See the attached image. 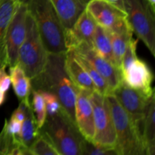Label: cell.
<instances>
[{
	"label": "cell",
	"instance_id": "obj_1",
	"mask_svg": "<svg viewBox=\"0 0 155 155\" xmlns=\"http://www.w3.org/2000/svg\"><path fill=\"white\" fill-rule=\"evenodd\" d=\"M64 53H48L43 71L31 80L32 89L48 91L58 98L62 109L75 123V104L77 89L65 69Z\"/></svg>",
	"mask_w": 155,
	"mask_h": 155
},
{
	"label": "cell",
	"instance_id": "obj_2",
	"mask_svg": "<svg viewBox=\"0 0 155 155\" xmlns=\"http://www.w3.org/2000/svg\"><path fill=\"white\" fill-rule=\"evenodd\" d=\"M27 10L37 26L39 35L48 53H64L65 30L50 0H28Z\"/></svg>",
	"mask_w": 155,
	"mask_h": 155
},
{
	"label": "cell",
	"instance_id": "obj_3",
	"mask_svg": "<svg viewBox=\"0 0 155 155\" xmlns=\"http://www.w3.org/2000/svg\"><path fill=\"white\" fill-rule=\"evenodd\" d=\"M40 131L49 138L60 155H83L85 139L63 109L47 116Z\"/></svg>",
	"mask_w": 155,
	"mask_h": 155
},
{
	"label": "cell",
	"instance_id": "obj_4",
	"mask_svg": "<svg viewBox=\"0 0 155 155\" xmlns=\"http://www.w3.org/2000/svg\"><path fill=\"white\" fill-rule=\"evenodd\" d=\"M116 135L115 151L117 155H145L142 135L126 110L112 93L106 95Z\"/></svg>",
	"mask_w": 155,
	"mask_h": 155
},
{
	"label": "cell",
	"instance_id": "obj_5",
	"mask_svg": "<svg viewBox=\"0 0 155 155\" xmlns=\"http://www.w3.org/2000/svg\"><path fill=\"white\" fill-rule=\"evenodd\" d=\"M48 52L39 35L37 26L28 12L26 21L24 40L18 51V64L32 80L43 71Z\"/></svg>",
	"mask_w": 155,
	"mask_h": 155
},
{
	"label": "cell",
	"instance_id": "obj_6",
	"mask_svg": "<svg viewBox=\"0 0 155 155\" xmlns=\"http://www.w3.org/2000/svg\"><path fill=\"white\" fill-rule=\"evenodd\" d=\"M124 5L133 32L155 56V12L147 0H124Z\"/></svg>",
	"mask_w": 155,
	"mask_h": 155
},
{
	"label": "cell",
	"instance_id": "obj_7",
	"mask_svg": "<svg viewBox=\"0 0 155 155\" xmlns=\"http://www.w3.org/2000/svg\"><path fill=\"white\" fill-rule=\"evenodd\" d=\"M89 97L95 124V135L92 142L104 148L115 149L116 135L107 96L95 90L89 94Z\"/></svg>",
	"mask_w": 155,
	"mask_h": 155
},
{
	"label": "cell",
	"instance_id": "obj_8",
	"mask_svg": "<svg viewBox=\"0 0 155 155\" xmlns=\"http://www.w3.org/2000/svg\"><path fill=\"white\" fill-rule=\"evenodd\" d=\"M86 9L97 25L108 33H133L127 13L107 0H90Z\"/></svg>",
	"mask_w": 155,
	"mask_h": 155
},
{
	"label": "cell",
	"instance_id": "obj_9",
	"mask_svg": "<svg viewBox=\"0 0 155 155\" xmlns=\"http://www.w3.org/2000/svg\"><path fill=\"white\" fill-rule=\"evenodd\" d=\"M111 93L126 110L136 130L142 135V123L147 107L153 95L151 97L146 96L142 92L132 89L124 81L121 82Z\"/></svg>",
	"mask_w": 155,
	"mask_h": 155
},
{
	"label": "cell",
	"instance_id": "obj_10",
	"mask_svg": "<svg viewBox=\"0 0 155 155\" xmlns=\"http://www.w3.org/2000/svg\"><path fill=\"white\" fill-rule=\"evenodd\" d=\"M27 14V2L20 0L6 33L5 54L7 66H13L18 63V51L25 38Z\"/></svg>",
	"mask_w": 155,
	"mask_h": 155
},
{
	"label": "cell",
	"instance_id": "obj_11",
	"mask_svg": "<svg viewBox=\"0 0 155 155\" xmlns=\"http://www.w3.org/2000/svg\"><path fill=\"white\" fill-rule=\"evenodd\" d=\"M71 51L86 61L101 74L108 86L109 93H111L114 89L123 81L120 71L113 64L98 55L92 48V45L87 43H82L74 49H71Z\"/></svg>",
	"mask_w": 155,
	"mask_h": 155
},
{
	"label": "cell",
	"instance_id": "obj_12",
	"mask_svg": "<svg viewBox=\"0 0 155 155\" xmlns=\"http://www.w3.org/2000/svg\"><path fill=\"white\" fill-rule=\"evenodd\" d=\"M122 80L132 89L142 92L148 97L154 94L152 88L154 74L148 64L136 58L130 66L121 73Z\"/></svg>",
	"mask_w": 155,
	"mask_h": 155
},
{
	"label": "cell",
	"instance_id": "obj_13",
	"mask_svg": "<svg viewBox=\"0 0 155 155\" xmlns=\"http://www.w3.org/2000/svg\"><path fill=\"white\" fill-rule=\"evenodd\" d=\"M89 92L77 89L75 104V124L85 140L92 142L95 135L94 114Z\"/></svg>",
	"mask_w": 155,
	"mask_h": 155
},
{
	"label": "cell",
	"instance_id": "obj_14",
	"mask_svg": "<svg viewBox=\"0 0 155 155\" xmlns=\"http://www.w3.org/2000/svg\"><path fill=\"white\" fill-rule=\"evenodd\" d=\"M97 24L86 9H85L74 25L65 31V45L67 51L74 49L82 43L92 45V39Z\"/></svg>",
	"mask_w": 155,
	"mask_h": 155
},
{
	"label": "cell",
	"instance_id": "obj_15",
	"mask_svg": "<svg viewBox=\"0 0 155 155\" xmlns=\"http://www.w3.org/2000/svg\"><path fill=\"white\" fill-rule=\"evenodd\" d=\"M65 69L77 89L86 91L89 93L95 90L90 77L71 50L66 51Z\"/></svg>",
	"mask_w": 155,
	"mask_h": 155
},
{
	"label": "cell",
	"instance_id": "obj_16",
	"mask_svg": "<svg viewBox=\"0 0 155 155\" xmlns=\"http://www.w3.org/2000/svg\"><path fill=\"white\" fill-rule=\"evenodd\" d=\"M60 18L65 31L69 30L90 0H50Z\"/></svg>",
	"mask_w": 155,
	"mask_h": 155
},
{
	"label": "cell",
	"instance_id": "obj_17",
	"mask_svg": "<svg viewBox=\"0 0 155 155\" xmlns=\"http://www.w3.org/2000/svg\"><path fill=\"white\" fill-rule=\"evenodd\" d=\"M155 96L153 95L142 123V136L145 155L155 154Z\"/></svg>",
	"mask_w": 155,
	"mask_h": 155
},
{
	"label": "cell",
	"instance_id": "obj_18",
	"mask_svg": "<svg viewBox=\"0 0 155 155\" xmlns=\"http://www.w3.org/2000/svg\"><path fill=\"white\" fill-rule=\"evenodd\" d=\"M20 0H0V61L7 66L5 36Z\"/></svg>",
	"mask_w": 155,
	"mask_h": 155
},
{
	"label": "cell",
	"instance_id": "obj_19",
	"mask_svg": "<svg viewBox=\"0 0 155 155\" xmlns=\"http://www.w3.org/2000/svg\"><path fill=\"white\" fill-rule=\"evenodd\" d=\"M9 77L11 79V85L19 101L30 99L31 80L26 75L24 70L18 64L9 67Z\"/></svg>",
	"mask_w": 155,
	"mask_h": 155
},
{
	"label": "cell",
	"instance_id": "obj_20",
	"mask_svg": "<svg viewBox=\"0 0 155 155\" xmlns=\"http://www.w3.org/2000/svg\"><path fill=\"white\" fill-rule=\"evenodd\" d=\"M39 133L40 130L38 128L36 117L32 110L31 104H30L26 108L25 118L21 123V132L17 137L23 145L29 148Z\"/></svg>",
	"mask_w": 155,
	"mask_h": 155
},
{
	"label": "cell",
	"instance_id": "obj_21",
	"mask_svg": "<svg viewBox=\"0 0 155 155\" xmlns=\"http://www.w3.org/2000/svg\"><path fill=\"white\" fill-rule=\"evenodd\" d=\"M92 47L98 55L104 58L115 66L113 54H112L110 36L107 30L98 25H97L95 32L94 33Z\"/></svg>",
	"mask_w": 155,
	"mask_h": 155
},
{
	"label": "cell",
	"instance_id": "obj_22",
	"mask_svg": "<svg viewBox=\"0 0 155 155\" xmlns=\"http://www.w3.org/2000/svg\"><path fill=\"white\" fill-rule=\"evenodd\" d=\"M30 155L29 148L17 136L8 134L4 128L0 133V155Z\"/></svg>",
	"mask_w": 155,
	"mask_h": 155
},
{
	"label": "cell",
	"instance_id": "obj_23",
	"mask_svg": "<svg viewBox=\"0 0 155 155\" xmlns=\"http://www.w3.org/2000/svg\"><path fill=\"white\" fill-rule=\"evenodd\" d=\"M108 33V32H107ZM111 43L112 54H113L114 64L120 71L121 61L123 56L127 49V43L131 37H133V33H108Z\"/></svg>",
	"mask_w": 155,
	"mask_h": 155
},
{
	"label": "cell",
	"instance_id": "obj_24",
	"mask_svg": "<svg viewBox=\"0 0 155 155\" xmlns=\"http://www.w3.org/2000/svg\"><path fill=\"white\" fill-rule=\"evenodd\" d=\"M29 151L30 155H60L49 138L41 131L29 147Z\"/></svg>",
	"mask_w": 155,
	"mask_h": 155
},
{
	"label": "cell",
	"instance_id": "obj_25",
	"mask_svg": "<svg viewBox=\"0 0 155 155\" xmlns=\"http://www.w3.org/2000/svg\"><path fill=\"white\" fill-rule=\"evenodd\" d=\"M30 96L32 98L31 101H30L32 110L34 114L35 117H36L38 128L40 130L47 117L45 101L39 92L35 90V89H32Z\"/></svg>",
	"mask_w": 155,
	"mask_h": 155
},
{
	"label": "cell",
	"instance_id": "obj_26",
	"mask_svg": "<svg viewBox=\"0 0 155 155\" xmlns=\"http://www.w3.org/2000/svg\"><path fill=\"white\" fill-rule=\"evenodd\" d=\"M73 52H74V51H73ZM75 54L77 58L78 59L79 61H80V64L83 65V67L85 68L86 72L88 73L89 76L90 77L91 80H92V83H93L94 86H95V91H97V92H99L100 94L104 95L109 94L110 92H109L108 86H107V83H106V81L104 80V79L101 77V74H100L93 67L91 66V65L89 64V63H88L86 61H85L84 59L81 58L80 57L77 56L76 54Z\"/></svg>",
	"mask_w": 155,
	"mask_h": 155
},
{
	"label": "cell",
	"instance_id": "obj_27",
	"mask_svg": "<svg viewBox=\"0 0 155 155\" xmlns=\"http://www.w3.org/2000/svg\"><path fill=\"white\" fill-rule=\"evenodd\" d=\"M42 95L45 104L47 116H52L58 113L62 109L58 98L54 94L48 91L37 90Z\"/></svg>",
	"mask_w": 155,
	"mask_h": 155
},
{
	"label": "cell",
	"instance_id": "obj_28",
	"mask_svg": "<svg viewBox=\"0 0 155 155\" xmlns=\"http://www.w3.org/2000/svg\"><path fill=\"white\" fill-rule=\"evenodd\" d=\"M138 39H134L131 37L127 43V49H126L125 53L123 56L122 61H121L120 65V72L125 71L127 68L130 65L133 60L137 58L136 55V49H137V44Z\"/></svg>",
	"mask_w": 155,
	"mask_h": 155
},
{
	"label": "cell",
	"instance_id": "obj_29",
	"mask_svg": "<svg viewBox=\"0 0 155 155\" xmlns=\"http://www.w3.org/2000/svg\"><path fill=\"white\" fill-rule=\"evenodd\" d=\"M108 155V154H117L115 149L113 148H107L100 145L94 144L92 142H88L85 140L83 148V155Z\"/></svg>",
	"mask_w": 155,
	"mask_h": 155
},
{
	"label": "cell",
	"instance_id": "obj_30",
	"mask_svg": "<svg viewBox=\"0 0 155 155\" xmlns=\"http://www.w3.org/2000/svg\"><path fill=\"white\" fill-rule=\"evenodd\" d=\"M3 128L8 134L15 136H18L21 129V123L17 120L11 117L9 120H5Z\"/></svg>",
	"mask_w": 155,
	"mask_h": 155
},
{
	"label": "cell",
	"instance_id": "obj_31",
	"mask_svg": "<svg viewBox=\"0 0 155 155\" xmlns=\"http://www.w3.org/2000/svg\"><path fill=\"white\" fill-rule=\"evenodd\" d=\"M6 65L0 68V90L7 92L11 86V79L5 71Z\"/></svg>",
	"mask_w": 155,
	"mask_h": 155
},
{
	"label": "cell",
	"instance_id": "obj_32",
	"mask_svg": "<svg viewBox=\"0 0 155 155\" xmlns=\"http://www.w3.org/2000/svg\"><path fill=\"white\" fill-rule=\"evenodd\" d=\"M109 2H110L111 4H113L114 5H115L116 7H117L118 8H120V10H122L123 12H125V5H124V0H107Z\"/></svg>",
	"mask_w": 155,
	"mask_h": 155
},
{
	"label": "cell",
	"instance_id": "obj_33",
	"mask_svg": "<svg viewBox=\"0 0 155 155\" xmlns=\"http://www.w3.org/2000/svg\"><path fill=\"white\" fill-rule=\"evenodd\" d=\"M6 98V92H2V91L0 90V106L4 104Z\"/></svg>",
	"mask_w": 155,
	"mask_h": 155
},
{
	"label": "cell",
	"instance_id": "obj_34",
	"mask_svg": "<svg viewBox=\"0 0 155 155\" xmlns=\"http://www.w3.org/2000/svg\"><path fill=\"white\" fill-rule=\"evenodd\" d=\"M147 2H148V4L150 5L151 8L155 12V0H147Z\"/></svg>",
	"mask_w": 155,
	"mask_h": 155
},
{
	"label": "cell",
	"instance_id": "obj_35",
	"mask_svg": "<svg viewBox=\"0 0 155 155\" xmlns=\"http://www.w3.org/2000/svg\"><path fill=\"white\" fill-rule=\"evenodd\" d=\"M3 65H5V64H3L2 62H1V61H0V68H1L2 66H3Z\"/></svg>",
	"mask_w": 155,
	"mask_h": 155
}]
</instances>
